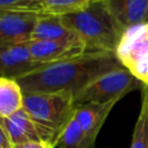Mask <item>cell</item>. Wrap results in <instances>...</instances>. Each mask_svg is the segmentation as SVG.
I'll return each mask as SVG.
<instances>
[{
	"label": "cell",
	"mask_w": 148,
	"mask_h": 148,
	"mask_svg": "<svg viewBox=\"0 0 148 148\" xmlns=\"http://www.w3.org/2000/svg\"><path fill=\"white\" fill-rule=\"evenodd\" d=\"M123 65L114 53L86 52L46 65L17 80L23 94L68 91L75 95L103 74Z\"/></svg>",
	"instance_id": "cell-1"
},
{
	"label": "cell",
	"mask_w": 148,
	"mask_h": 148,
	"mask_svg": "<svg viewBox=\"0 0 148 148\" xmlns=\"http://www.w3.org/2000/svg\"><path fill=\"white\" fill-rule=\"evenodd\" d=\"M60 17L62 23L84 44L86 52L116 54L125 30L110 14L105 0Z\"/></svg>",
	"instance_id": "cell-2"
},
{
	"label": "cell",
	"mask_w": 148,
	"mask_h": 148,
	"mask_svg": "<svg viewBox=\"0 0 148 148\" xmlns=\"http://www.w3.org/2000/svg\"><path fill=\"white\" fill-rule=\"evenodd\" d=\"M76 105L74 95L68 91L25 94L23 109L39 125L60 134L73 117Z\"/></svg>",
	"instance_id": "cell-3"
},
{
	"label": "cell",
	"mask_w": 148,
	"mask_h": 148,
	"mask_svg": "<svg viewBox=\"0 0 148 148\" xmlns=\"http://www.w3.org/2000/svg\"><path fill=\"white\" fill-rule=\"evenodd\" d=\"M140 82L124 66L103 74L74 95L75 105L86 103L118 102L128 92L141 89Z\"/></svg>",
	"instance_id": "cell-4"
},
{
	"label": "cell",
	"mask_w": 148,
	"mask_h": 148,
	"mask_svg": "<svg viewBox=\"0 0 148 148\" xmlns=\"http://www.w3.org/2000/svg\"><path fill=\"white\" fill-rule=\"evenodd\" d=\"M116 56L120 64L141 82L148 66V32L146 23L124 31Z\"/></svg>",
	"instance_id": "cell-5"
},
{
	"label": "cell",
	"mask_w": 148,
	"mask_h": 148,
	"mask_svg": "<svg viewBox=\"0 0 148 148\" xmlns=\"http://www.w3.org/2000/svg\"><path fill=\"white\" fill-rule=\"evenodd\" d=\"M13 145L29 141H45L57 145L59 134L36 123L22 108L8 118L0 119Z\"/></svg>",
	"instance_id": "cell-6"
},
{
	"label": "cell",
	"mask_w": 148,
	"mask_h": 148,
	"mask_svg": "<svg viewBox=\"0 0 148 148\" xmlns=\"http://www.w3.org/2000/svg\"><path fill=\"white\" fill-rule=\"evenodd\" d=\"M38 14L36 12L0 13V47L24 44L31 40Z\"/></svg>",
	"instance_id": "cell-7"
},
{
	"label": "cell",
	"mask_w": 148,
	"mask_h": 148,
	"mask_svg": "<svg viewBox=\"0 0 148 148\" xmlns=\"http://www.w3.org/2000/svg\"><path fill=\"white\" fill-rule=\"evenodd\" d=\"M44 66L32 59L27 43L0 47V77L17 81Z\"/></svg>",
	"instance_id": "cell-8"
},
{
	"label": "cell",
	"mask_w": 148,
	"mask_h": 148,
	"mask_svg": "<svg viewBox=\"0 0 148 148\" xmlns=\"http://www.w3.org/2000/svg\"><path fill=\"white\" fill-rule=\"evenodd\" d=\"M27 44L32 59L43 65H50L86 53V46L81 40L72 43L53 40H29Z\"/></svg>",
	"instance_id": "cell-9"
},
{
	"label": "cell",
	"mask_w": 148,
	"mask_h": 148,
	"mask_svg": "<svg viewBox=\"0 0 148 148\" xmlns=\"http://www.w3.org/2000/svg\"><path fill=\"white\" fill-rule=\"evenodd\" d=\"M105 5L124 30L146 23L148 0H105Z\"/></svg>",
	"instance_id": "cell-10"
},
{
	"label": "cell",
	"mask_w": 148,
	"mask_h": 148,
	"mask_svg": "<svg viewBox=\"0 0 148 148\" xmlns=\"http://www.w3.org/2000/svg\"><path fill=\"white\" fill-rule=\"evenodd\" d=\"M116 103L117 102L81 104L75 108L73 116L77 120L84 133L92 140H96L102 126L104 125Z\"/></svg>",
	"instance_id": "cell-11"
},
{
	"label": "cell",
	"mask_w": 148,
	"mask_h": 148,
	"mask_svg": "<svg viewBox=\"0 0 148 148\" xmlns=\"http://www.w3.org/2000/svg\"><path fill=\"white\" fill-rule=\"evenodd\" d=\"M31 40H53V42H80L81 39L69 30L58 15L39 13Z\"/></svg>",
	"instance_id": "cell-12"
},
{
	"label": "cell",
	"mask_w": 148,
	"mask_h": 148,
	"mask_svg": "<svg viewBox=\"0 0 148 148\" xmlns=\"http://www.w3.org/2000/svg\"><path fill=\"white\" fill-rule=\"evenodd\" d=\"M24 94L16 80L0 77V119H5L23 108Z\"/></svg>",
	"instance_id": "cell-13"
},
{
	"label": "cell",
	"mask_w": 148,
	"mask_h": 148,
	"mask_svg": "<svg viewBox=\"0 0 148 148\" xmlns=\"http://www.w3.org/2000/svg\"><path fill=\"white\" fill-rule=\"evenodd\" d=\"M96 140L89 138L74 116L61 130L56 148H96Z\"/></svg>",
	"instance_id": "cell-14"
},
{
	"label": "cell",
	"mask_w": 148,
	"mask_h": 148,
	"mask_svg": "<svg viewBox=\"0 0 148 148\" xmlns=\"http://www.w3.org/2000/svg\"><path fill=\"white\" fill-rule=\"evenodd\" d=\"M140 90V111L134 125L130 148H148V84H142Z\"/></svg>",
	"instance_id": "cell-15"
},
{
	"label": "cell",
	"mask_w": 148,
	"mask_h": 148,
	"mask_svg": "<svg viewBox=\"0 0 148 148\" xmlns=\"http://www.w3.org/2000/svg\"><path fill=\"white\" fill-rule=\"evenodd\" d=\"M99 1L104 0H39L42 13L58 16L80 12Z\"/></svg>",
	"instance_id": "cell-16"
},
{
	"label": "cell",
	"mask_w": 148,
	"mask_h": 148,
	"mask_svg": "<svg viewBox=\"0 0 148 148\" xmlns=\"http://www.w3.org/2000/svg\"><path fill=\"white\" fill-rule=\"evenodd\" d=\"M2 12H36L42 13L39 0H0Z\"/></svg>",
	"instance_id": "cell-17"
},
{
	"label": "cell",
	"mask_w": 148,
	"mask_h": 148,
	"mask_svg": "<svg viewBox=\"0 0 148 148\" xmlns=\"http://www.w3.org/2000/svg\"><path fill=\"white\" fill-rule=\"evenodd\" d=\"M13 148H56V146L45 141H29L13 145Z\"/></svg>",
	"instance_id": "cell-18"
},
{
	"label": "cell",
	"mask_w": 148,
	"mask_h": 148,
	"mask_svg": "<svg viewBox=\"0 0 148 148\" xmlns=\"http://www.w3.org/2000/svg\"><path fill=\"white\" fill-rule=\"evenodd\" d=\"M0 148H13V143L10 142L1 123H0Z\"/></svg>",
	"instance_id": "cell-19"
},
{
	"label": "cell",
	"mask_w": 148,
	"mask_h": 148,
	"mask_svg": "<svg viewBox=\"0 0 148 148\" xmlns=\"http://www.w3.org/2000/svg\"><path fill=\"white\" fill-rule=\"evenodd\" d=\"M146 23H148V15H147V18H146Z\"/></svg>",
	"instance_id": "cell-20"
},
{
	"label": "cell",
	"mask_w": 148,
	"mask_h": 148,
	"mask_svg": "<svg viewBox=\"0 0 148 148\" xmlns=\"http://www.w3.org/2000/svg\"><path fill=\"white\" fill-rule=\"evenodd\" d=\"M147 24V32H148V23H146Z\"/></svg>",
	"instance_id": "cell-21"
}]
</instances>
